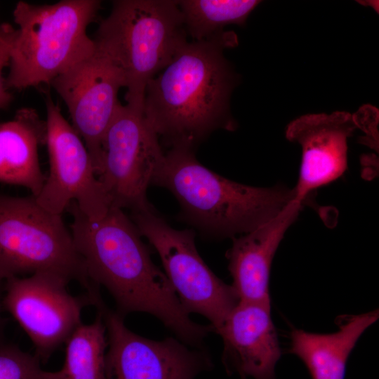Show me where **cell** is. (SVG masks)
I'll list each match as a JSON object with an SVG mask.
<instances>
[{"instance_id": "obj_10", "label": "cell", "mask_w": 379, "mask_h": 379, "mask_svg": "<svg viewBox=\"0 0 379 379\" xmlns=\"http://www.w3.org/2000/svg\"><path fill=\"white\" fill-rule=\"evenodd\" d=\"M70 281L51 272L8 279L4 287L3 307L29 338L34 355L47 361L82 324L87 293L74 296L67 291Z\"/></svg>"}, {"instance_id": "obj_3", "label": "cell", "mask_w": 379, "mask_h": 379, "mask_svg": "<svg viewBox=\"0 0 379 379\" xmlns=\"http://www.w3.org/2000/svg\"><path fill=\"white\" fill-rule=\"evenodd\" d=\"M152 185L169 190L180 204V218L213 238L250 232L296 200L294 188L258 187L221 176L186 148H171L165 154Z\"/></svg>"}, {"instance_id": "obj_15", "label": "cell", "mask_w": 379, "mask_h": 379, "mask_svg": "<svg viewBox=\"0 0 379 379\" xmlns=\"http://www.w3.org/2000/svg\"><path fill=\"white\" fill-rule=\"evenodd\" d=\"M302 204L295 200L270 222L232 238L226 256L233 279L232 286L239 302L270 306L269 284L272 260Z\"/></svg>"}, {"instance_id": "obj_8", "label": "cell", "mask_w": 379, "mask_h": 379, "mask_svg": "<svg viewBox=\"0 0 379 379\" xmlns=\"http://www.w3.org/2000/svg\"><path fill=\"white\" fill-rule=\"evenodd\" d=\"M164 156L142 110L120 104L102 138L97 173L112 206L131 213L150 206L147 191Z\"/></svg>"}, {"instance_id": "obj_6", "label": "cell", "mask_w": 379, "mask_h": 379, "mask_svg": "<svg viewBox=\"0 0 379 379\" xmlns=\"http://www.w3.org/2000/svg\"><path fill=\"white\" fill-rule=\"evenodd\" d=\"M43 272L77 281L86 291L93 286L62 215L32 195H0V281Z\"/></svg>"}, {"instance_id": "obj_21", "label": "cell", "mask_w": 379, "mask_h": 379, "mask_svg": "<svg viewBox=\"0 0 379 379\" xmlns=\"http://www.w3.org/2000/svg\"><path fill=\"white\" fill-rule=\"evenodd\" d=\"M13 33L14 29L8 25L0 32V109L7 105L11 100L6 80L3 77V71L10 63L11 43Z\"/></svg>"}, {"instance_id": "obj_11", "label": "cell", "mask_w": 379, "mask_h": 379, "mask_svg": "<svg viewBox=\"0 0 379 379\" xmlns=\"http://www.w3.org/2000/svg\"><path fill=\"white\" fill-rule=\"evenodd\" d=\"M91 303L106 327V379H194L211 366L204 347H190L172 337L154 340L133 332L124 317L105 303L100 292L93 295Z\"/></svg>"}, {"instance_id": "obj_2", "label": "cell", "mask_w": 379, "mask_h": 379, "mask_svg": "<svg viewBox=\"0 0 379 379\" xmlns=\"http://www.w3.org/2000/svg\"><path fill=\"white\" fill-rule=\"evenodd\" d=\"M238 44L233 32L187 41L147 84L142 112L171 148L195 147L218 129L234 131L230 98L235 72L224 55Z\"/></svg>"}, {"instance_id": "obj_7", "label": "cell", "mask_w": 379, "mask_h": 379, "mask_svg": "<svg viewBox=\"0 0 379 379\" xmlns=\"http://www.w3.org/2000/svg\"><path fill=\"white\" fill-rule=\"evenodd\" d=\"M131 219L157 252L184 310L206 317L218 333L239 300L199 254L194 230L172 227L152 205L131 213Z\"/></svg>"}, {"instance_id": "obj_19", "label": "cell", "mask_w": 379, "mask_h": 379, "mask_svg": "<svg viewBox=\"0 0 379 379\" xmlns=\"http://www.w3.org/2000/svg\"><path fill=\"white\" fill-rule=\"evenodd\" d=\"M260 3L256 0L178 1L187 34L194 41L211 38L224 31L226 25H244Z\"/></svg>"}, {"instance_id": "obj_23", "label": "cell", "mask_w": 379, "mask_h": 379, "mask_svg": "<svg viewBox=\"0 0 379 379\" xmlns=\"http://www.w3.org/2000/svg\"><path fill=\"white\" fill-rule=\"evenodd\" d=\"M5 26H6V25H0V32H1L4 30Z\"/></svg>"}, {"instance_id": "obj_20", "label": "cell", "mask_w": 379, "mask_h": 379, "mask_svg": "<svg viewBox=\"0 0 379 379\" xmlns=\"http://www.w3.org/2000/svg\"><path fill=\"white\" fill-rule=\"evenodd\" d=\"M40 360L17 346L0 344V379H42Z\"/></svg>"}, {"instance_id": "obj_1", "label": "cell", "mask_w": 379, "mask_h": 379, "mask_svg": "<svg viewBox=\"0 0 379 379\" xmlns=\"http://www.w3.org/2000/svg\"><path fill=\"white\" fill-rule=\"evenodd\" d=\"M71 233L89 281L103 286L121 316L145 312L160 320L185 344L203 347L213 327L192 321L165 273L152 261L136 226L124 210L112 206L89 219L72 203Z\"/></svg>"}, {"instance_id": "obj_14", "label": "cell", "mask_w": 379, "mask_h": 379, "mask_svg": "<svg viewBox=\"0 0 379 379\" xmlns=\"http://www.w3.org/2000/svg\"><path fill=\"white\" fill-rule=\"evenodd\" d=\"M270 305L239 302L218 331L223 341L222 361L227 371L253 379H276L281 357Z\"/></svg>"}, {"instance_id": "obj_5", "label": "cell", "mask_w": 379, "mask_h": 379, "mask_svg": "<svg viewBox=\"0 0 379 379\" xmlns=\"http://www.w3.org/2000/svg\"><path fill=\"white\" fill-rule=\"evenodd\" d=\"M100 5L98 0H63L48 5L18 2L13 13L18 29L11 43L7 88L51 84L91 53L95 45L87 28Z\"/></svg>"}, {"instance_id": "obj_16", "label": "cell", "mask_w": 379, "mask_h": 379, "mask_svg": "<svg viewBox=\"0 0 379 379\" xmlns=\"http://www.w3.org/2000/svg\"><path fill=\"white\" fill-rule=\"evenodd\" d=\"M378 310L337 317L338 331L316 333L293 329L290 352L307 367L312 379H345L349 356L363 333L378 319Z\"/></svg>"}, {"instance_id": "obj_18", "label": "cell", "mask_w": 379, "mask_h": 379, "mask_svg": "<svg viewBox=\"0 0 379 379\" xmlns=\"http://www.w3.org/2000/svg\"><path fill=\"white\" fill-rule=\"evenodd\" d=\"M96 312L93 322L80 324L65 342L62 367L57 371H44L42 379H106V327Z\"/></svg>"}, {"instance_id": "obj_13", "label": "cell", "mask_w": 379, "mask_h": 379, "mask_svg": "<svg viewBox=\"0 0 379 379\" xmlns=\"http://www.w3.org/2000/svg\"><path fill=\"white\" fill-rule=\"evenodd\" d=\"M359 128L356 114H309L292 121L286 138L302 150L295 199L303 204L314 190L338 178L347 167V140Z\"/></svg>"}, {"instance_id": "obj_22", "label": "cell", "mask_w": 379, "mask_h": 379, "mask_svg": "<svg viewBox=\"0 0 379 379\" xmlns=\"http://www.w3.org/2000/svg\"><path fill=\"white\" fill-rule=\"evenodd\" d=\"M4 291V288H2L1 287V281H0V335H1V331H2V317H1V311H2V308H4L3 307V292Z\"/></svg>"}, {"instance_id": "obj_17", "label": "cell", "mask_w": 379, "mask_h": 379, "mask_svg": "<svg viewBox=\"0 0 379 379\" xmlns=\"http://www.w3.org/2000/svg\"><path fill=\"white\" fill-rule=\"evenodd\" d=\"M45 140L46 122L32 109H22L13 119L0 123V182L26 187L36 197L46 178L38 153Z\"/></svg>"}, {"instance_id": "obj_9", "label": "cell", "mask_w": 379, "mask_h": 379, "mask_svg": "<svg viewBox=\"0 0 379 379\" xmlns=\"http://www.w3.org/2000/svg\"><path fill=\"white\" fill-rule=\"evenodd\" d=\"M46 140L49 173L36 197L38 204L58 215L74 203L89 219L104 216L112 206L80 136L59 107L46 98Z\"/></svg>"}, {"instance_id": "obj_4", "label": "cell", "mask_w": 379, "mask_h": 379, "mask_svg": "<svg viewBox=\"0 0 379 379\" xmlns=\"http://www.w3.org/2000/svg\"><path fill=\"white\" fill-rule=\"evenodd\" d=\"M178 1L117 0L93 39L119 69L126 104L142 110L148 83L186 44Z\"/></svg>"}, {"instance_id": "obj_12", "label": "cell", "mask_w": 379, "mask_h": 379, "mask_svg": "<svg viewBox=\"0 0 379 379\" xmlns=\"http://www.w3.org/2000/svg\"><path fill=\"white\" fill-rule=\"evenodd\" d=\"M51 84L65 102L72 127L83 139L97 173L102 138L121 104L118 93L124 88L121 73L95 46L91 53Z\"/></svg>"}]
</instances>
